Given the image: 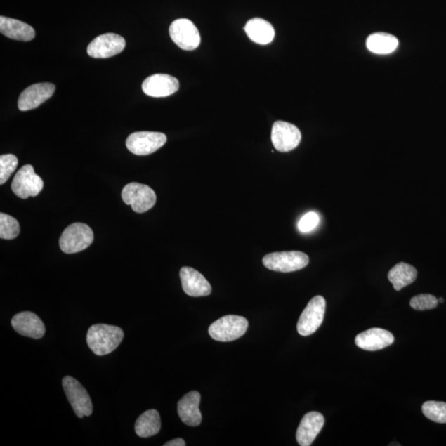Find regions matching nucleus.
<instances>
[{"mask_svg":"<svg viewBox=\"0 0 446 446\" xmlns=\"http://www.w3.org/2000/svg\"><path fill=\"white\" fill-rule=\"evenodd\" d=\"M367 48L376 54H389L395 51L398 46L396 37L385 32H377L370 35L367 39Z\"/></svg>","mask_w":446,"mask_h":446,"instance_id":"b1692460","label":"nucleus"},{"mask_svg":"<svg viewBox=\"0 0 446 446\" xmlns=\"http://www.w3.org/2000/svg\"><path fill=\"white\" fill-rule=\"evenodd\" d=\"M183 290L190 297H205L212 293V287L205 277L191 267H183L180 272Z\"/></svg>","mask_w":446,"mask_h":446,"instance_id":"4468645a","label":"nucleus"},{"mask_svg":"<svg viewBox=\"0 0 446 446\" xmlns=\"http://www.w3.org/2000/svg\"><path fill=\"white\" fill-rule=\"evenodd\" d=\"M262 262L267 269L289 273L306 267L309 263V257L301 251L274 252L263 258Z\"/></svg>","mask_w":446,"mask_h":446,"instance_id":"7ed1b4c3","label":"nucleus"},{"mask_svg":"<svg viewBox=\"0 0 446 446\" xmlns=\"http://www.w3.org/2000/svg\"><path fill=\"white\" fill-rule=\"evenodd\" d=\"M438 299L431 294H419L411 299L410 306L417 311H424L438 307Z\"/></svg>","mask_w":446,"mask_h":446,"instance_id":"cd10ccee","label":"nucleus"},{"mask_svg":"<svg viewBox=\"0 0 446 446\" xmlns=\"http://www.w3.org/2000/svg\"><path fill=\"white\" fill-rule=\"evenodd\" d=\"M0 32L8 39L29 41L35 37L34 27L20 20L6 17H0Z\"/></svg>","mask_w":446,"mask_h":446,"instance_id":"aec40b11","label":"nucleus"},{"mask_svg":"<svg viewBox=\"0 0 446 446\" xmlns=\"http://www.w3.org/2000/svg\"><path fill=\"white\" fill-rule=\"evenodd\" d=\"M93 241V232L88 225L76 223L65 228L59 244L60 250L67 254H74L86 250Z\"/></svg>","mask_w":446,"mask_h":446,"instance_id":"f03ea898","label":"nucleus"},{"mask_svg":"<svg viewBox=\"0 0 446 446\" xmlns=\"http://www.w3.org/2000/svg\"><path fill=\"white\" fill-rule=\"evenodd\" d=\"M248 325V321L245 317L236 315L224 316L209 327V333L215 341H232L245 334Z\"/></svg>","mask_w":446,"mask_h":446,"instance_id":"20e7f679","label":"nucleus"},{"mask_svg":"<svg viewBox=\"0 0 446 446\" xmlns=\"http://www.w3.org/2000/svg\"><path fill=\"white\" fill-rule=\"evenodd\" d=\"M122 199L138 214L147 212L157 203V195L152 188L135 182L130 183L124 188Z\"/></svg>","mask_w":446,"mask_h":446,"instance_id":"39448f33","label":"nucleus"},{"mask_svg":"<svg viewBox=\"0 0 446 446\" xmlns=\"http://www.w3.org/2000/svg\"><path fill=\"white\" fill-rule=\"evenodd\" d=\"M394 337L391 332L382 328H371L355 337V344L360 349L369 351L379 350L391 346Z\"/></svg>","mask_w":446,"mask_h":446,"instance_id":"f3484780","label":"nucleus"},{"mask_svg":"<svg viewBox=\"0 0 446 446\" xmlns=\"http://www.w3.org/2000/svg\"><path fill=\"white\" fill-rule=\"evenodd\" d=\"M417 271L414 267L407 263H398L388 272V279L393 284L394 289L400 291L413 283L417 279Z\"/></svg>","mask_w":446,"mask_h":446,"instance_id":"5701e85b","label":"nucleus"},{"mask_svg":"<svg viewBox=\"0 0 446 446\" xmlns=\"http://www.w3.org/2000/svg\"><path fill=\"white\" fill-rule=\"evenodd\" d=\"M167 140L166 136L157 131H138L129 136L126 148L137 156H147L162 147Z\"/></svg>","mask_w":446,"mask_h":446,"instance_id":"6e6552de","label":"nucleus"},{"mask_svg":"<svg viewBox=\"0 0 446 446\" xmlns=\"http://www.w3.org/2000/svg\"><path fill=\"white\" fill-rule=\"evenodd\" d=\"M245 31L249 39L261 45L270 44L275 34L273 26L260 18L249 20L245 26Z\"/></svg>","mask_w":446,"mask_h":446,"instance_id":"412c9836","label":"nucleus"},{"mask_svg":"<svg viewBox=\"0 0 446 446\" xmlns=\"http://www.w3.org/2000/svg\"><path fill=\"white\" fill-rule=\"evenodd\" d=\"M63 386L76 415L79 419L91 416L93 412L92 401L82 384L76 379L67 376L63 380Z\"/></svg>","mask_w":446,"mask_h":446,"instance_id":"0eeeda50","label":"nucleus"},{"mask_svg":"<svg viewBox=\"0 0 446 446\" xmlns=\"http://www.w3.org/2000/svg\"><path fill=\"white\" fill-rule=\"evenodd\" d=\"M124 331L116 326L96 324L89 327L87 344L93 353L98 356L112 353L123 341Z\"/></svg>","mask_w":446,"mask_h":446,"instance_id":"f257e3e1","label":"nucleus"},{"mask_svg":"<svg viewBox=\"0 0 446 446\" xmlns=\"http://www.w3.org/2000/svg\"><path fill=\"white\" fill-rule=\"evenodd\" d=\"M11 324L13 329L22 336L41 339L45 335L44 323L34 313H18L13 317Z\"/></svg>","mask_w":446,"mask_h":446,"instance_id":"dca6fc26","label":"nucleus"},{"mask_svg":"<svg viewBox=\"0 0 446 446\" xmlns=\"http://www.w3.org/2000/svg\"><path fill=\"white\" fill-rule=\"evenodd\" d=\"M438 301H439V303H443L444 302V299H439Z\"/></svg>","mask_w":446,"mask_h":446,"instance_id":"7c9ffc66","label":"nucleus"},{"mask_svg":"<svg viewBox=\"0 0 446 446\" xmlns=\"http://www.w3.org/2000/svg\"><path fill=\"white\" fill-rule=\"evenodd\" d=\"M44 187V181L36 175L31 165L22 166L13 178L11 185L14 194L23 199L39 195Z\"/></svg>","mask_w":446,"mask_h":446,"instance_id":"1a4fd4ad","label":"nucleus"},{"mask_svg":"<svg viewBox=\"0 0 446 446\" xmlns=\"http://www.w3.org/2000/svg\"><path fill=\"white\" fill-rule=\"evenodd\" d=\"M318 223V215L314 212L308 213L299 221V229L303 232H311L317 226Z\"/></svg>","mask_w":446,"mask_h":446,"instance_id":"c85d7f7f","label":"nucleus"},{"mask_svg":"<svg viewBox=\"0 0 446 446\" xmlns=\"http://www.w3.org/2000/svg\"><path fill=\"white\" fill-rule=\"evenodd\" d=\"M20 233V226L18 221L12 216L0 214V237L6 240H12Z\"/></svg>","mask_w":446,"mask_h":446,"instance_id":"a878e982","label":"nucleus"},{"mask_svg":"<svg viewBox=\"0 0 446 446\" xmlns=\"http://www.w3.org/2000/svg\"><path fill=\"white\" fill-rule=\"evenodd\" d=\"M185 441L181 438H177L175 440H172L169 441L166 444L164 445L165 446H185Z\"/></svg>","mask_w":446,"mask_h":446,"instance_id":"c756f323","label":"nucleus"},{"mask_svg":"<svg viewBox=\"0 0 446 446\" xmlns=\"http://www.w3.org/2000/svg\"><path fill=\"white\" fill-rule=\"evenodd\" d=\"M201 395L199 392L192 391L185 394L178 402V414L185 424L198 426L202 421L199 410Z\"/></svg>","mask_w":446,"mask_h":446,"instance_id":"6ab92c4d","label":"nucleus"},{"mask_svg":"<svg viewBox=\"0 0 446 446\" xmlns=\"http://www.w3.org/2000/svg\"><path fill=\"white\" fill-rule=\"evenodd\" d=\"M180 83L176 78L166 74H157L145 79L143 91L145 95L155 98L167 97L178 91Z\"/></svg>","mask_w":446,"mask_h":446,"instance_id":"2eb2a0df","label":"nucleus"},{"mask_svg":"<svg viewBox=\"0 0 446 446\" xmlns=\"http://www.w3.org/2000/svg\"><path fill=\"white\" fill-rule=\"evenodd\" d=\"M421 409L427 419L438 424H446V402L427 401Z\"/></svg>","mask_w":446,"mask_h":446,"instance_id":"393cba45","label":"nucleus"},{"mask_svg":"<svg viewBox=\"0 0 446 446\" xmlns=\"http://www.w3.org/2000/svg\"><path fill=\"white\" fill-rule=\"evenodd\" d=\"M169 32L172 41L183 50L192 51L200 44L201 37L198 28L187 18L173 21Z\"/></svg>","mask_w":446,"mask_h":446,"instance_id":"9d476101","label":"nucleus"},{"mask_svg":"<svg viewBox=\"0 0 446 446\" xmlns=\"http://www.w3.org/2000/svg\"><path fill=\"white\" fill-rule=\"evenodd\" d=\"M18 164V158L14 155H2L0 157V185L6 184L9 177L16 171Z\"/></svg>","mask_w":446,"mask_h":446,"instance_id":"bb28decb","label":"nucleus"},{"mask_svg":"<svg viewBox=\"0 0 446 446\" xmlns=\"http://www.w3.org/2000/svg\"><path fill=\"white\" fill-rule=\"evenodd\" d=\"M302 135L295 125L284 121H277L272 126L271 140L277 151H293L301 142Z\"/></svg>","mask_w":446,"mask_h":446,"instance_id":"9b49d317","label":"nucleus"},{"mask_svg":"<svg viewBox=\"0 0 446 446\" xmlns=\"http://www.w3.org/2000/svg\"><path fill=\"white\" fill-rule=\"evenodd\" d=\"M126 41L123 37L115 34H106L98 36L88 44L87 53L96 59L112 58L123 51Z\"/></svg>","mask_w":446,"mask_h":446,"instance_id":"f8f14e48","label":"nucleus"},{"mask_svg":"<svg viewBox=\"0 0 446 446\" xmlns=\"http://www.w3.org/2000/svg\"><path fill=\"white\" fill-rule=\"evenodd\" d=\"M55 86L51 83L32 84L23 91L18 98V107L20 111H29L39 107L42 103L53 96Z\"/></svg>","mask_w":446,"mask_h":446,"instance_id":"ddd939ff","label":"nucleus"},{"mask_svg":"<svg viewBox=\"0 0 446 446\" xmlns=\"http://www.w3.org/2000/svg\"><path fill=\"white\" fill-rule=\"evenodd\" d=\"M324 417L320 412H311L307 413L300 422L296 439L301 446L311 445L314 440L322 429L324 426Z\"/></svg>","mask_w":446,"mask_h":446,"instance_id":"a211bd4d","label":"nucleus"},{"mask_svg":"<svg viewBox=\"0 0 446 446\" xmlns=\"http://www.w3.org/2000/svg\"><path fill=\"white\" fill-rule=\"evenodd\" d=\"M326 311V300L322 296H315L310 300L298 322L297 330L300 335L313 334L322 325Z\"/></svg>","mask_w":446,"mask_h":446,"instance_id":"423d86ee","label":"nucleus"},{"mask_svg":"<svg viewBox=\"0 0 446 446\" xmlns=\"http://www.w3.org/2000/svg\"><path fill=\"white\" fill-rule=\"evenodd\" d=\"M161 417L157 410L151 409L143 413L135 424L136 433L140 438H151L161 430Z\"/></svg>","mask_w":446,"mask_h":446,"instance_id":"4be33fe9","label":"nucleus"}]
</instances>
